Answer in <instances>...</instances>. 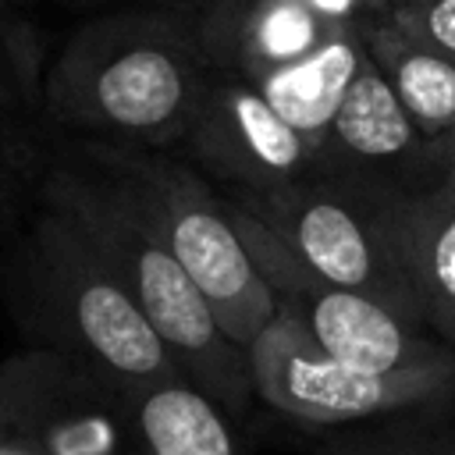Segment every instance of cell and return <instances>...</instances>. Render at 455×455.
<instances>
[{"instance_id":"obj_1","label":"cell","mask_w":455,"mask_h":455,"mask_svg":"<svg viewBox=\"0 0 455 455\" xmlns=\"http://www.w3.org/2000/svg\"><path fill=\"white\" fill-rule=\"evenodd\" d=\"M196 14L110 11L78 25L43 78L50 121L114 146H181L210 75Z\"/></svg>"},{"instance_id":"obj_2","label":"cell","mask_w":455,"mask_h":455,"mask_svg":"<svg viewBox=\"0 0 455 455\" xmlns=\"http://www.w3.org/2000/svg\"><path fill=\"white\" fill-rule=\"evenodd\" d=\"M7 291L32 345L114 387L185 377L89 235L46 196H39V213L14 249Z\"/></svg>"},{"instance_id":"obj_3","label":"cell","mask_w":455,"mask_h":455,"mask_svg":"<svg viewBox=\"0 0 455 455\" xmlns=\"http://www.w3.org/2000/svg\"><path fill=\"white\" fill-rule=\"evenodd\" d=\"M39 196L53 199L75 217L185 377L231 419L245 416L249 398L256 395L249 348L224 334L199 284L149 231L121 188L85 164H60L43 174Z\"/></svg>"},{"instance_id":"obj_4","label":"cell","mask_w":455,"mask_h":455,"mask_svg":"<svg viewBox=\"0 0 455 455\" xmlns=\"http://www.w3.org/2000/svg\"><path fill=\"white\" fill-rule=\"evenodd\" d=\"M82 160L121 188L149 231L199 284L224 334L249 348L277 313V299L256 270L224 192L213 188L203 171L171 156V149L89 139Z\"/></svg>"},{"instance_id":"obj_5","label":"cell","mask_w":455,"mask_h":455,"mask_svg":"<svg viewBox=\"0 0 455 455\" xmlns=\"http://www.w3.org/2000/svg\"><path fill=\"white\" fill-rule=\"evenodd\" d=\"M220 192L228 203L270 228L323 281L363 291L423 323L419 299L387 242L384 192L338 174H323L316 167L306 178H295L270 192L231 185H220Z\"/></svg>"},{"instance_id":"obj_6","label":"cell","mask_w":455,"mask_h":455,"mask_svg":"<svg viewBox=\"0 0 455 455\" xmlns=\"http://www.w3.org/2000/svg\"><path fill=\"white\" fill-rule=\"evenodd\" d=\"M228 206L256 270L277 299V309L299 320V327H306V334L320 341L334 359L370 373L455 377V348L444 338L427 334L423 323L363 291L323 281L270 228H263L235 203Z\"/></svg>"},{"instance_id":"obj_7","label":"cell","mask_w":455,"mask_h":455,"mask_svg":"<svg viewBox=\"0 0 455 455\" xmlns=\"http://www.w3.org/2000/svg\"><path fill=\"white\" fill-rule=\"evenodd\" d=\"M249 366L256 398H263L281 416L313 427L391 419L455 402V377L370 373L348 366L281 309L252 338Z\"/></svg>"},{"instance_id":"obj_8","label":"cell","mask_w":455,"mask_h":455,"mask_svg":"<svg viewBox=\"0 0 455 455\" xmlns=\"http://www.w3.org/2000/svg\"><path fill=\"white\" fill-rule=\"evenodd\" d=\"M0 455H142L128 391L28 345L0 363Z\"/></svg>"},{"instance_id":"obj_9","label":"cell","mask_w":455,"mask_h":455,"mask_svg":"<svg viewBox=\"0 0 455 455\" xmlns=\"http://www.w3.org/2000/svg\"><path fill=\"white\" fill-rule=\"evenodd\" d=\"M313 167L384 196H427L444 185V149L398 103L373 60L352 82Z\"/></svg>"},{"instance_id":"obj_10","label":"cell","mask_w":455,"mask_h":455,"mask_svg":"<svg viewBox=\"0 0 455 455\" xmlns=\"http://www.w3.org/2000/svg\"><path fill=\"white\" fill-rule=\"evenodd\" d=\"M181 149L213 181L249 192H270L313 171L309 146L270 107L259 85L213 68Z\"/></svg>"},{"instance_id":"obj_11","label":"cell","mask_w":455,"mask_h":455,"mask_svg":"<svg viewBox=\"0 0 455 455\" xmlns=\"http://www.w3.org/2000/svg\"><path fill=\"white\" fill-rule=\"evenodd\" d=\"M196 18L206 64L252 85L348 32L313 14L302 0H210Z\"/></svg>"},{"instance_id":"obj_12","label":"cell","mask_w":455,"mask_h":455,"mask_svg":"<svg viewBox=\"0 0 455 455\" xmlns=\"http://www.w3.org/2000/svg\"><path fill=\"white\" fill-rule=\"evenodd\" d=\"M384 228L423 323L455 348V188L384 196Z\"/></svg>"},{"instance_id":"obj_13","label":"cell","mask_w":455,"mask_h":455,"mask_svg":"<svg viewBox=\"0 0 455 455\" xmlns=\"http://www.w3.org/2000/svg\"><path fill=\"white\" fill-rule=\"evenodd\" d=\"M366 64H370V53H366L363 32L348 28V32H338L334 39H327L309 57L267 75L259 82V92L302 135V142L309 146V156H313V149L327 135L338 107L345 103L352 82L363 75Z\"/></svg>"},{"instance_id":"obj_14","label":"cell","mask_w":455,"mask_h":455,"mask_svg":"<svg viewBox=\"0 0 455 455\" xmlns=\"http://www.w3.org/2000/svg\"><path fill=\"white\" fill-rule=\"evenodd\" d=\"M359 32L373 68L384 75L405 114L430 139H444L455 128V60L402 28L391 11L366 21Z\"/></svg>"},{"instance_id":"obj_15","label":"cell","mask_w":455,"mask_h":455,"mask_svg":"<svg viewBox=\"0 0 455 455\" xmlns=\"http://www.w3.org/2000/svg\"><path fill=\"white\" fill-rule=\"evenodd\" d=\"M142 455H238L231 416L188 377L128 387Z\"/></svg>"},{"instance_id":"obj_16","label":"cell","mask_w":455,"mask_h":455,"mask_svg":"<svg viewBox=\"0 0 455 455\" xmlns=\"http://www.w3.org/2000/svg\"><path fill=\"white\" fill-rule=\"evenodd\" d=\"M43 39L36 25L0 4V124H18L43 110Z\"/></svg>"},{"instance_id":"obj_17","label":"cell","mask_w":455,"mask_h":455,"mask_svg":"<svg viewBox=\"0 0 455 455\" xmlns=\"http://www.w3.org/2000/svg\"><path fill=\"white\" fill-rule=\"evenodd\" d=\"M327 455H455V427L395 423L341 437L327 448Z\"/></svg>"},{"instance_id":"obj_18","label":"cell","mask_w":455,"mask_h":455,"mask_svg":"<svg viewBox=\"0 0 455 455\" xmlns=\"http://www.w3.org/2000/svg\"><path fill=\"white\" fill-rule=\"evenodd\" d=\"M39 160L36 149L25 135V128L18 124H0V231L14 220L25 185L32 181Z\"/></svg>"},{"instance_id":"obj_19","label":"cell","mask_w":455,"mask_h":455,"mask_svg":"<svg viewBox=\"0 0 455 455\" xmlns=\"http://www.w3.org/2000/svg\"><path fill=\"white\" fill-rule=\"evenodd\" d=\"M391 18L455 60V0H405L391 4Z\"/></svg>"},{"instance_id":"obj_20","label":"cell","mask_w":455,"mask_h":455,"mask_svg":"<svg viewBox=\"0 0 455 455\" xmlns=\"http://www.w3.org/2000/svg\"><path fill=\"white\" fill-rule=\"evenodd\" d=\"M302 4L334 28H363L366 21L391 11V0H302Z\"/></svg>"},{"instance_id":"obj_21","label":"cell","mask_w":455,"mask_h":455,"mask_svg":"<svg viewBox=\"0 0 455 455\" xmlns=\"http://www.w3.org/2000/svg\"><path fill=\"white\" fill-rule=\"evenodd\" d=\"M64 4H92L114 11H203L210 0H64Z\"/></svg>"},{"instance_id":"obj_22","label":"cell","mask_w":455,"mask_h":455,"mask_svg":"<svg viewBox=\"0 0 455 455\" xmlns=\"http://www.w3.org/2000/svg\"><path fill=\"white\" fill-rule=\"evenodd\" d=\"M441 149H444V185L441 188H455V128L441 139Z\"/></svg>"},{"instance_id":"obj_23","label":"cell","mask_w":455,"mask_h":455,"mask_svg":"<svg viewBox=\"0 0 455 455\" xmlns=\"http://www.w3.org/2000/svg\"><path fill=\"white\" fill-rule=\"evenodd\" d=\"M0 4H7V7H21V4H28V0H0Z\"/></svg>"},{"instance_id":"obj_24","label":"cell","mask_w":455,"mask_h":455,"mask_svg":"<svg viewBox=\"0 0 455 455\" xmlns=\"http://www.w3.org/2000/svg\"><path fill=\"white\" fill-rule=\"evenodd\" d=\"M391 4H405V0H391Z\"/></svg>"}]
</instances>
